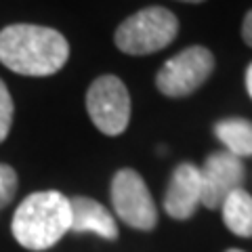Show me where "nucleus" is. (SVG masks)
<instances>
[{"label":"nucleus","mask_w":252,"mask_h":252,"mask_svg":"<svg viewBox=\"0 0 252 252\" xmlns=\"http://www.w3.org/2000/svg\"><path fill=\"white\" fill-rule=\"evenodd\" d=\"M69 44L53 28L13 23L0 32V63L21 76H51L65 65Z\"/></svg>","instance_id":"1"},{"label":"nucleus","mask_w":252,"mask_h":252,"mask_svg":"<svg viewBox=\"0 0 252 252\" xmlns=\"http://www.w3.org/2000/svg\"><path fill=\"white\" fill-rule=\"evenodd\" d=\"M72 229V206L59 191H34L13 215L11 231L23 248L46 250Z\"/></svg>","instance_id":"2"},{"label":"nucleus","mask_w":252,"mask_h":252,"mask_svg":"<svg viewBox=\"0 0 252 252\" xmlns=\"http://www.w3.org/2000/svg\"><path fill=\"white\" fill-rule=\"evenodd\" d=\"M179 21L164 6H147L122 21L116 30V46L126 55L162 51L177 38Z\"/></svg>","instance_id":"3"},{"label":"nucleus","mask_w":252,"mask_h":252,"mask_svg":"<svg viewBox=\"0 0 252 252\" xmlns=\"http://www.w3.org/2000/svg\"><path fill=\"white\" fill-rule=\"evenodd\" d=\"M86 112L103 135H122L130 120V94L118 76L105 74L86 91Z\"/></svg>","instance_id":"4"},{"label":"nucleus","mask_w":252,"mask_h":252,"mask_svg":"<svg viewBox=\"0 0 252 252\" xmlns=\"http://www.w3.org/2000/svg\"><path fill=\"white\" fill-rule=\"evenodd\" d=\"M109 195H112V206L118 219L132 229L149 231L158 225L154 198L137 170H118L109 185Z\"/></svg>","instance_id":"5"},{"label":"nucleus","mask_w":252,"mask_h":252,"mask_svg":"<svg viewBox=\"0 0 252 252\" xmlns=\"http://www.w3.org/2000/svg\"><path fill=\"white\" fill-rule=\"evenodd\" d=\"M212 69V53L204 46H189L164 63L156 76V86L166 97H187L208 80Z\"/></svg>","instance_id":"6"},{"label":"nucleus","mask_w":252,"mask_h":252,"mask_svg":"<svg viewBox=\"0 0 252 252\" xmlns=\"http://www.w3.org/2000/svg\"><path fill=\"white\" fill-rule=\"evenodd\" d=\"M202 175V204L206 208H220V204L231 191L242 187L244 162L229 152H212L204 166Z\"/></svg>","instance_id":"7"},{"label":"nucleus","mask_w":252,"mask_h":252,"mask_svg":"<svg viewBox=\"0 0 252 252\" xmlns=\"http://www.w3.org/2000/svg\"><path fill=\"white\" fill-rule=\"evenodd\" d=\"M202 204V175L191 162H183L172 170L164 193V210L177 220L191 219Z\"/></svg>","instance_id":"8"},{"label":"nucleus","mask_w":252,"mask_h":252,"mask_svg":"<svg viewBox=\"0 0 252 252\" xmlns=\"http://www.w3.org/2000/svg\"><path fill=\"white\" fill-rule=\"evenodd\" d=\"M72 206V229L74 233H97L99 238L116 240L118 238V225L103 204H99L93 198H78L69 200Z\"/></svg>","instance_id":"9"},{"label":"nucleus","mask_w":252,"mask_h":252,"mask_svg":"<svg viewBox=\"0 0 252 252\" xmlns=\"http://www.w3.org/2000/svg\"><path fill=\"white\" fill-rule=\"evenodd\" d=\"M223 223L240 238H252V195L246 189H235L220 204Z\"/></svg>","instance_id":"10"},{"label":"nucleus","mask_w":252,"mask_h":252,"mask_svg":"<svg viewBox=\"0 0 252 252\" xmlns=\"http://www.w3.org/2000/svg\"><path fill=\"white\" fill-rule=\"evenodd\" d=\"M215 135L225 145V152L240 160L252 156V122L246 118H225L217 122Z\"/></svg>","instance_id":"11"},{"label":"nucleus","mask_w":252,"mask_h":252,"mask_svg":"<svg viewBox=\"0 0 252 252\" xmlns=\"http://www.w3.org/2000/svg\"><path fill=\"white\" fill-rule=\"evenodd\" d=\"M17 187H19V179H17L15 168L0 162V208L9 206L13 202L15 193H17Z\"/></svg>","instance_id":"12"},{"label":"nucleus","mask_w":252,"mask_h":252,"mask_svg":"<svg viewBox=\"0 0 252 252\" xmlns=\"http://www.w3.org/2000/svg\"><path fill=\"white\" fill-rule=\"evenodd\" d=\"M13 112H15V105H13L11 93L6 89V84L0 80V143L9 137V130L13 124Z\"/></svg>","instance_id":"13"},{"label":"nucleus","mask_w":252,"mask_h":252,"mask_svg":"<svg viewBox=\"0 0 252 252\" xmlns=\"http://www.w3.org/2000/svg\"><path fill=\"white\" fill-rule=\"evenodd\" d=\"M242 38L244 42L248 46H252V9L246 13V17H244V23H242Z\"/></svg>","instance_id":"14"},{"label":"nucleus","mask_w":252,"mask_h":252,"mask_svg":"<svg viewBox=\"0 0 252 252\" xmlns=\"http://www.w3.org/2000/svg\"><path fill=\"white\" fill-rule=\"evenodd\" d=\"M246 89H248V94H250V99H252V63H250L248 69H246Z\"/></svg>","instance_id":"15"},{"label":"nucleus","mask_w":252,"mask_h":252,"mask_svg":"<svg viewBox=\"0 0 252 252\" xmlns=\"http://www.w3.org/2000/svg\"><path fill=\"white\" fill-rule=\"evenodd\" d=\"M181 2H204V0H181Z\"/></svg>","instance_id":"16"},{"label":"nucleus","mask_w":252,"mask_h":252,"mask_svg":"<svg viewBox=\"0 0 252 252\" xmlns=\"http://www.w3.org/2000/svg\"><path fill=\"white\" fill-rule=\"evenodd\" d=\"M225 252H244V250H238V248H229V250H225Z\"/></svg>","instance_id":"17"}]
</instances>
